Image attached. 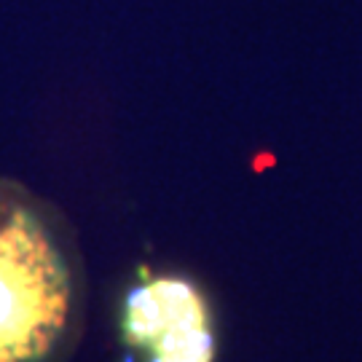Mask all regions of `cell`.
Listing matches in <instances>:
<instances>
[{
	"label": "cell",
	"instance_id": "6da1fadb",
	"mask_svg": "<svg viewBox=\"0 0 362 362\" xmlns=\"http://www.w3.org/2000/svg\"><path fill=\"white\" fill-rule=\"evenodd\" d=\"M83 314L73 250L30 202L0 191V362H67Z\"/></svg>",
	"mask_w": 362,
	"mask_h": 362
},
{
	"label": "cell",
	"instance_id": "7a4b0ae2",
	"mask_svg": "<svg viewBox=\"0 0 362 362\" xmlns=\"http://www.w3.org/2000/svg\"><path fill=\"white\" fill-rule=\"evenodd\" d=\"M124 338L143 362L215 360L207 300L182 276H158L132 287L124 300Z\"/></svg>",
	"mask_w": 362,
	"mask_h": 362
}]
</instances>
